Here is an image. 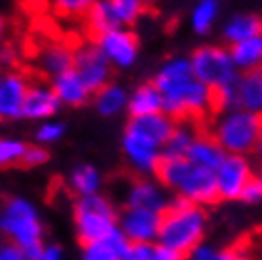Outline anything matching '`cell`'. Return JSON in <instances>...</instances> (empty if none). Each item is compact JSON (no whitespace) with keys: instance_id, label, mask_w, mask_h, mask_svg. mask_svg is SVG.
I'll return each instance as SVG.
<instances>
[{"instance_id":"obj_1","label":"cell","mask_w":262,"mask_h":260,"mask_svg":"<svg viewBox=\"0 0 262 260\" xmlns=\"http://www.w3.org/2000/svg\"><path fill=\"white\" fill-rule=\"evenodd\" d=\"M154 175L165 190L175 192L179 200L200 207H207L219 202L215 173L192 165L186 158L162 156Z\"/></svg>"},{"instance_id":"obj_2","label":"cell","mask_w":262,"mask_h":260,"mask_svg":"<svg viewBox=\"0 0 262 260\" xmlns=\"http://www.w3.org/2000/svg\"><path fill=\"white\" fill-rule=\"evenodd\" d=\"M207 222L209 219L205 207L177 198L169 203V207L165 209V213L160 219L156 243L186 256L200 243H203Z\"/></svg>"},{"instance_id":"obj_3","label":"cell","mask_w":262,"mask_h":260,"mask_svg":"<svg viewBox=\"0 0 262 260\" xmlns=\"http://www.w3.org/2000/svg\"><path fill=\"white\" fill-rule=\"evenodd\" d=\"M262 129V114H253L247 111H226L219 114L213 131L209 135L226 154L247 156L255 150L256 139Z\"/></svg>"},{"instance_id":"obj_4","label":"cell","mask_w":262,"mask_h":260,"mask_svg":"<svg viewBox=\"0 0 262 260\" xmlns=\"http://www.w3.org/2000/svg\"><path fill=\"white\" fill-rule=\"evenodd\" d=\"M74 222L80 243L85 247L105 241L114 230H118V213L103 196H85L74 205Z\"/></svg>"},{"instance_id":"obj_5","label":"cell","mask_w":262,"mask_h":260,"mask_svg":"<svg viewBox=\"0 0 262 260\" xmlns=\"http://www.w3.org/2000/svg\"><path fill=\"white\" fill-rule=\"evenodd\" d=\"M164 99V114L173 122L186 120H202L205 116L215 114L213 111V91L198 82L194 76L162 91Z\"/></svg>"},{"instance_id":"obj_6","label":"cell","mask_w":262,"mask_h":260,"mask_svg":"<svg viewBox=\"0 0 262 260\" xmlns=\"http://www.w3.org/2000/svg\"><path fill=\"white\" fill-rule=\"evenodd\" d=\"M190 69L198 82L209 90L226 88L237 78V69L230 57V52L221 46H205L192 53Z\"/></svg>"},{"instance_id":"obj_7","label":"cell","mask_w":262,"mask_h":260,"mask_svg":"<svg viewBox=\"0 0 262 260\" xmlns=\"http://www.w3.org/2000/svg\"><path fill=\"white\" fill-rule=\"evenodd\" d=\"M2 216H0V228L2 232L12 237L17 247H29L36 245L42 240V226H40L38 215L21 198H4L2 202Z\"/></svg>"},{"instance_id":"obj_8","label":"cell","mask_w":262,"mask_h":260,"mask_svg":"<svg viewBox=\"0 0 262 260\" xmlns=\"http://www.w3.org/2000/svg\"><path fill=\"white\" fill-rule=\"evenodd\" d=\"M72 69L82 78L85 88L92 91V95L95 91L101 90L103 85L111 84L112 65L92 40L74 48V52H72Z\"/></svg>"},{"instance_id":"obj_9","label":"cell","mask_w":262,"mask_h":260,"mask_svg":"<svg viewBox=\"0 0 262 260\" xmlns=\"http://www.w3.org/2000/svg\"><path fill=\"white\" fill-rule=\"evenodd\" d=\"M213 173H215L219 200H228V202L239 200L245 184L255 177L249 160L237 154H226Z\"/></svg>"},{"instance_id":"obj_10","label":"cell","mask_w":262,"mask_h":260,"mask_svg":"<svg viewBox=\"0 0 262 260\" xmlns=\"http://www.w3.org/2000/svg\"><path fill=\"white\" fill-rule=\"evenodd\" d=\"M92 42L103 52L108 63L118 69H129L139 57V38L127 27L112 29Z\"/></svg>"},{"instance_id":"obj_11","label":"cell","mask_w":262,"mask_h":260,"mask_svg":"<svg viewBox=\"0 0 262 260\" xmlns=\"http://www.w3.org/2000/svg\"><path fill=\"white\" fill-rule=\"evenodd\" d=\"M160 219H162V215L146 211V209L125 207L124 213L118 219V228L129 243L152 245L158 240Z\"/></svg>"},{"instance_id":"obj_12","label":"cell","mask_w":262,"mask_h":260,"mask_svg":"<svg viewBox=\"0 0 262 260\" xmlns=\"http://www.w3.org/2000/svg\"><path fill=\"white\" fill-rule=\"evenodd\" d=\"M169 203L171 200L167 196V190L158 181H152L148 177L135 179L125 192V207L146 209L158 215H164Z\"/></svg>"},{"instance_id":"obj_13","label":"cell","mask_w":262,"mask_h":260,"mask_svg":"<svg viewBox=\"0 0 262 260\" xmlns=\"http://www.w3.org/2000/svg\"><path fill=\"white\" fill-rule=\"evenodd\" d=\"M173 129H175V122L169 116H165L164 112H160L150 116L129 118V122L125 125V135L135 137L139 141L162 150Z\"/></svg>"},{"instance_id":"obj_14","label":"cell","mask_w":262,"mask_h":260,"mask_svg":"<svg viewBox=\"0 0 262 260\" xmlns=\"http://www.w3.org/2000/svg\"><path fill=\"white\" fill-rule=\"evenodd\" d=\"M29 80L17 71H4L0 74V120L12 122L21 118L23 101Z\"/></svg>"},{"instance_id":"obj_15","label":"cell","mask_w":262,"mask_h":260,"mask_svg":"<svg viewBox=\"0 0 262 260\" xmlns=\"http://www.w3.org/2000/svg\"><path fill=\"white\" fill-rule=\"evenodd\" d=\"M59 109L61 103L59 99L55 97L52 85L46 84V82H33L27 88L21 118L46 122V120H52L59 112Z\"/></svg>"},{"instance_id":"obj_16","label":"cell","mask_w":262,"mask_h":260,"mask_svg":"<svg viewBox=\"0 0 262 260\" xmlns=\"http://www.w3.org/2000/svg\"><path fill=\"white\" fill-rule=\"evenodd\" d=\"M236 109L262 114V65L237 74Z\"/></svg>"},{"instance_id":"obj_17","label":"cell","mask_w":262,"mask_h":260,"mask_svg":"<svg viewBox=\"0 0 262 260\" xmlns=\"http://www.w3.org/2000/svg\"><path fill=\"white\" fill-rule=\"evenodd\" d=\"M122 148H124V154L129 162L131 169L137 171L139 175H154L156 173V167L160 160H162V150L154 148L150 144L139 141L135 137L125 135L124 133V141H122Z\"/></svg>"},{"instance_id":"obj_18","label":"cell","mask_w":262,"mask_h":260,"mask_svg":"<svg viewBox=\"0 0 262 260\" xmlns=\"http://www.w3.org/2000/svg\"><path fill=\"white\" fill-rule=\"evenodd\" d=\"M50 85H52L55 97L59 99V103L65 104V106H72V109L84 106L92 97V91L85 88V84L74 72V69L55 76Z\"/></svg>"},{"instance_id":"obj_19","label":"cell","mask_w":262,"mask_h":260,"mask_svg":"<svg viewBox=\"0 0 262 260\" xmlns=\"http://www.w3.org/2000/svg\"><path fill=\"white\" fill-rule=\"evenodd\" d=\"M224 156H226V152L219 146V143L209 133H198L184 158L196 167L215 171L224 160Z\"/></svg>"},{"instance_id":"obj_20","label":"cell","mask_w":262,"mask_h":260,"mask_svg":"<svg viewBox=\"0 0 262 260\" xmlns=\"http://www.w3.org/2000/svg\"><path fill=\"white\" fill-rule=\"evenodd\" d=\"M127 112L131 118L150 116V114H160L164 111V99L162 93L152 82L139 85L137 90L127 97Z\"/></svg>"},{"instance_id":"obj_21","label":"cell","mask_w":262,"mask_h":260,"mask_svg":"<svg viewBox=\"0 0 262 260\" xmlns=\"http://www.w3.org/2000/svg\"><path fill=\"white\" fill-rule=\"evenodd\" d=\"M72 52L74 48H69L67 44L55 42L48 44L38 55V69L48 78H55L63 72L72 69Z\"/></svg>"},{"instance_id":"obj_22","label":"cell","mask_w":262,"mask_h":260,"mask_svg":"<svg viewBox=\"0 0 262 260\" xmlns=\"http://www.w3.org/2000/svg\"><path fill=\"white\" fill-rule=\"evenodd\" d=\"M85 31L90 34V40H95L101 34L108 33L112 29H120V23L112 12L108 0H95L90 12L85 13Z\"/></svg>"},{"instance_id":"obj_23","label":"cell","mask_w":262,"mask_h":260,"mask_svg":"<svg viewBox=\"0 0 262 260\" xmlns=\"http://www.w3.org/2000/svg\"><path fill=\"white\" fill-rule=\"evenodd\" d=\"M127 91L118 84H106L93 93V103L101 116H116L127 106Z\"/></svg>"},{"instance_id":"obj_24","label":"cell","mask_w":262,"mask_h":260,"mask_svg":"<svg viewBox=\"0 0 262 260\" xmlns=\"http://www.w3.org/2000/svg\"><path fill=\"white\" fill-rule=\"evenodd\" d=\"M230 57L234 61L236 69L239 71H251L255 67L262 65V34L253 36V38L242 40L232 44V48L228 50Z\"/></svg>"},{"instance_id":"obj_25","label":"cell","mask_w":262,"mask_h":260,"mask_svg":"<svg viewBox=\"0 0 262 260\" xmlns=\"http://www.w3.org/2000/svg\"><path fill=\"white\" fill-rule=\"evenodd\" d=\"M258 34H262V19L256 17V15H251V13L234 15L224 27V36H226L230 44L253 38V36H258Z\"/></svg>"},{"instance_id":"obj_26","label":"cell","mask_w":262,"mask_h":260,"mask_svg":"<svg viewBox=\"0 0 262 260\" xmlns=\"http://www.w3.org/2000/svg\"><path fill=\"white\" fill-rule=\"evenodd\" d=\"M69 184H71V190L80 198H85V196H93L97 194L99 188H101V175L99 171L90 165V163H82L76 169L71 173V179H69Z\"/></svg>"},{"instance_id":"obj_27","label":"cell","mask_w":262,"mask_h":260,"mask_svg":"<svg viewBox=\"0 0 262 260\" xmlns=\"http://www.w3.org/2000/svg\"><path fill=\"white\" fill-rule=\"evenodd\" d=\"M196 135H198V131L192 129L190 125L175 124V129H173V133L169 135L165 146L162 148V156L184 158L186 156V152H188V148H190V144L194 143Z\"/></svg>"},{"instance_id":"obj_28","label":"cell","mask_w":262,"mask_h":260,"mask_svg":"<svg viewBox=\"0 0 262 260\" xmlns=\"http://www.w3.org/2000/svg\"><path fill=\"white\" fill-rule=\"evenodd\" d=\"M190 260H249L243 247H213L209 243H200L190 253Z\"/></svg>"},{"instance_id":"obj_29","label":"cell","mask_w":262,"mask_h":260,"mask_svg":"<svg viewBox=\"0 0 262 260\" xmlns=\"http://www.w3.org/2000/svg\"><path fill=\"white\" fill-rule=\"evenodd\" d=\"M108 2H111V8L120 27L133 25L148 10V6H144L141 0H108Z\"/></svg>"},{"instance_id":"obj_30","label":"cell","mask_w":262,"mask_h":260,"mask_svg":"<svg viewBox=\"0 0 262 260\" xmlns=\"http://www.w3.org/2000/svg\"><path fill=\"white\" fill-rule=\"evenodd\" d=\"M219 15V2L216 0H202L194 12H192V27L200 34H205L211 31V27L215 23Z\"/></svg>"},{"instance_id":"obj_31","label":"cell","mask_w":262,"mask_h":260,"mask_svg":"<svg viewBox=\"0 0 262 260\" xmlns=\"http://www.w3.org/2000/svg\"><path fill=\"white\" fill-rule=\"evenodd\" d=\"M25 150L27 144L23 141H19V139L0 137V169L19 167Z\"/></svg>"},{"instance_id":"obj_32","label":"cell","mask_w":262,"mask_h":260,"mask_svg":"<svg viewBox=\"0 0 262 260\" xmlns=\"http://www.w3.org/2000/svg\"><path fill=\"white\" fill-rule=\"evenodd\" d=\"M95 0H48V4L59 17L67 19H76V17H85Z\"/></svg>"},{"instance_id":"obj_33","label":"cell","mask_w":262,"mask_h":260,"mask_svg":"<svg viewBox=\"0 0 262 260\" xmlns=\"http://www.w3.org/2000/svg\"><path fill=\"white\" fill-rule=\"evenodd\" d=\"M82 260H120V254L106 241H99V243L85 245Z\"/></svg>"},{"instance_id":"obj_34","label":"cell","mask_w":262,"mask_h":260,"mask_svg":"<svg viewBox=\"0 0 262 260\" xmlns=\"http://www.w3.org/2000/svg\"><path fill=\"white\" fill-rule=\"evenodd\" d=\"M50 160V152L40 144H27V150L23 154L21 165L23 169H31V167H38L42 163H46Z\"/></svg>"},{"instance_id":"obj_35","label":"cell","mask_w":262,"mask_h":260,"mask_svg":"<svg viewBox=\"0 0 262 260\" xmlns=\"http://www.w3.org/2000/svg\"><path fill=\"white\" fill-rule=\"evenodd\" d=\"M63 133H65V125L59 124V122L46 120L36 129V139H38L40 143H55V141H59L61 137H63Z\"/></svg>"},{"instance_id":"obj_36","label":"cell","mask_w":262,"mask_h":260,"mask_svg":"<svg viewBox=\"0 0 262 260\" xmlns=\"http://www.w3.org/2000/svg\"><path fill=\"white\" fill-rule=\"evenodd\" d=\"M239 200H242L243 203H249V205L262 203V182L258 181L256 177H253V179L245 184V188H243Z\"/></svg>"},{"instance_id":"obj_37","label":"cell","mask_w":262,"mask_h":260,"mask_svg":"<svg viewBox=\"0 0 262 260\" xmlns=\"http://www.w3.org/2000/svg\"><path fill=\"white\" fill-rule=\"evenodd\" d=\"M152 245L146 243H129L120 260H150Z\"/></svg>"},{"instance_id":"obj_38","label":"cell","mask_w":262,"mask_h":260,"mask_svg":"<svg viewBox=\"0 0 262 260\" xmlns=\"http://www.w3.org/2000/svg\"><path fill=\"white\" fill-rule=\"evenodd\" d=\"M150 260H184V256L177 251H171L162 245H152Z\"/></svg>"},{"instance_id":"obj_39","label":"cell","mask_w":262,"mask_h":260,"mask_svg":"<svg viewBox=\"0 0 262 260\" xmlns=\"http://www.w3.org/2000/svg\"><path fill=\"white\" fill-rule=\"evenodd\" d=\"M0 260H23V254H21V249L15 245V243H10V245H4L0 249Z\"/></svg>"},{"instance_id":"obj_40","label":"cell","mask_w":262,"mask_h":260,"mask_svg":"<svg viewBox=\"0 0 262 260\" xmlns=\"http://www.w3.org/2000/svg\"><path fill=\"white\" fill-rule=\"evenodd\" d=\"M21 254H23V260H42V254H44L42 243H36V245H29V247H23V249H21Z\"/></svg>"},{"instance_id":"obj_41","label":"cell","mask_w":262,"mask_h":260,"mask_svg":"<svg viewBox=\"0 0 262 260\" xmlns=\"http://www.w3.org/2000/svg\"><path fill=\"white\" fill-rule=\"evenodd\" d=\"M15 65V52L12 48H0V67H13Z\"/></svg>"},{"instance_id":"obj_42","label":"cell","mask_w":262,"mask_h":260,"mask_svg":"<svg viewBox=\"0 0 262 260\" xmlns=\"http://www.w3.org/2000/svg\"><path fill=\"white\" fill-rule=\"evenodd\" d=\"M42 260H61V251H59V247H55V245H52V247L44 249Z\"/></svg>"},{"instance_id":"obj_43","label":"cell","mask_w":262,"mask_h":260,"mask_svg":"<svg viewBox=\"0 0 262 260\" xmlns=\"http://www.w3.org/2000/svg\"><path fill=\"white\" fill-rule=\"evenodd\" d=\"M253 152H256L258 156H262V129H260V133H258V139H256V144Z\"/></svg>"},{"instance_id":"obj_44","label":"cell","mask_w":262,"mask_h":260,"mask_svg":"<svg viewBox=\"0 0 262 260\" xmlns=\"http://www.w3.org/2000/svg\"><path fill=\"white\" fill-rule=\"evenodd\" d=\"M4 31H6V23L0 17V48H2V38H4Z\"/></svg>"},{"instance_id":"obj_45","label":"cell","mask_w":262,"mask_h":260,"mask_svg":"<svg viewBox=\"0 0 262 260\" xmlns=\"http://www.w3.org/2000/svg\"><path fill=\"white\" fill-rule=\"evenodd\" d=\"M141 2H143L144 6H150L152 2H156V0H141Z\"/></svg>"},{"instance_id":"obj_46","label":"cell","mask_w":262,"mask_h":260,"mask_svg":"<svg viewBox=\"0 0 262 260\" xmlns=\"http://www.w3.org/2000/svg\"><path fill=\"white\" fill-rule=\"evenodd\" d=\"M256 179L262 182V165H260V169H258V173H256Z\"/></svg>"},{"instance_id":"obj_47","label":"cell","mask_w":262,"mask_h":260,"mask_svg":"<svg viewBox=\"0 0 262 260\" xmlns=\"http://www.w3.org/2000/svg\"><path fill=\"white\" fill-rule=\"evenodd\" d=\"M27 2H40V0H27Z\"/></svg>"},{"instance_id":"obj_48","label":"cell","mask_w":262,"mask_h":260,"mask_svg":"<svg viewBox=\"0 0 262 260\" xmlns=\"http://www.w3.org/2000/svg\"><path fill=\"white\" fill-rule=\"evenodd\" d=\"M0 74H2V71H0Z\"/></svg>"}]
</instances>
